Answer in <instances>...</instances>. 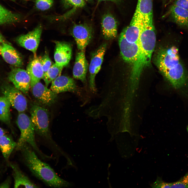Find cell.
<instances>
[{"label":"cell","mask_w":188,"mask_h":188,"mask_svg":"<svg viewBox=\"0 0 188 188\" xmlns=\"http://www.w3.org/2000/svg\"><path fill=\"white\" fill-rule=\"evenodd\" d=\"M4 42H5L4 38L0 33V42L2 43Z\"/></svg>","instance_id":"836d02e7"},{"label":"cell","mask_w":188,"mask_h":188,"mask_svg":"<svg viewBox=\"0 0 188 188\" xmlns=\"http://www.w3.org/2000/svg\"><path fill=\"white\" fill-rule=\"evenodd\" d=\"M143 19L139 12L136 10L130 25L122 32L129 42L139 43Z\"/></svg>","instance_id":"7c38bea8"},{"label":"cell","mask_w":188,"mask_h":188,"mask_svg":"<svg viewBox=\"0 0 188 188\" xmlns=\"http://www.w3.org/2000/svg\"><path fill=\"white\" fill-rule=\"evenodd\" d=\"M98 1H110L113 2H117L119 1V0H98Z\"/></svg>","instance_id":"e575fe53"},{"label":"cell","mask_w":188,"mask_h":188,"mask_svg":"<svg viewBox=\"0 0 188 188\" xmlns=\"http://www.w3.org/2000/svg\"><path fill=\"white\" fill-rule=\"evenodd\" d=\"M171 184L170 188H188V172L179 180Z\"/></svg>","instance_id":"83f0119b"},{"label":"cell","mask_w":188,"mask_h":188,"mask_svg":"<svg viewBox=\"0 0 188 188\" xmlns=\"http://www.w3.org/2000/svg\"><path fill=\"white\" fill-rule=\"evenodd\" d=\"M10 103L4 96L0 97V120L8 123L10 119Z\"/></svg>","instance_id":"d4e9b609"},{"label":"cell","mask_w":188,"mask_h":188,"mask_svg":"<svg viewBox=\"0 0 188 188\" xmlns=\"http://www.w3.org/2000/svg\"><path fill=\"white\" fill-rule=\"evenodd\" d=\"M106 48V44H102L99 48L94 54L89 66V87L93 93L97 90L95 83V76L101 69Z\"/></svg>","instance_id":"30bf717a"},{"label":"cell","mask_w":188,"mask_h":188,"mask_svg":"<svg viewBox=\"0 0 188 188\" xmlns=\"http://www.w3.org/2000/svg\"><path fill=\"white\" fill-rule=\"evenodd\" d=\"M1 55L6 62L14 67L20 68L23 65L22 60L19 53L6 42L1 43Z\"/></svg>","instance_id":"e0dca14e"},{"label":"cell","mask_w":188,"mask_h":188,"mask_svg":"<svg viewBox=\"0 0 188 188\" xmlns=\"http://www.w3.org/2000/svg\"><path fill=\"white\" fill-rule=\"evenodd\" d=\"M17 124L20 131V135L15 149L19 150L24 144H28L43 159L50 158L51 157L44 154L36 144L35 137V131L31 118L23 112L19 113Z\"/></svg>","instance_id":"277c9868"},{"label":"cell","mask_w":188,"mask_h":188,"mask_svg":"<svg viewBox=\"0 0 188 188\" xmlns=\"http://www.w3.org/2000/svg\"><path fill=\"white\" fill-rule=\"evenodd\" d=\"M16 145L17 143L10 136L5 134L0 137V149L6 160L8 159Z\"/></svg>","instance_id":"7402d4cb"},{"label":"cell","mask_w":188,"mask_h":188,"mask_svg":"<svg viewBox=\"0 0 188 188\" xmlns=\"http://www.w3.org/2000/svg\"><path fill=\"white\" fill-rule=\"evenodd\" d=\"M85 51L80 50L77 53L73 73L74 78L85 84L86 82V77L88 64L85 57Z\"/></svg>","instance_id":"ac0fdd59"},{"label":"cell","mask_w":188,"mask_h":188,"mask_svg":"<svg viewBox=\"0 0 188 188\" xmlns=\"http://www.w3.org/2000/svg\"><path fill=\"white\" fill-rule=\"evenodd\" d=\"M187 132H188V126L187 127Z\"/></svg>","instance_id":"74e56055"},{"label":"cell","mask_w":188,"mask_h":188,"mask_svg":"<svg viewBox=\"0 0 188 188\" xmlns=\"http://www.w3.org/2000/svg\"><path fill=\"white\" fill-rule=\"evenodd\" d=\"M120 53L122 58L126 62L133 64L137 60L140 51L139 43L128 42L121 32L119 39Z\"/></svg>","instance_id":"9c48e42d"},{"label":"cell","mask_w":188,"mask_h":188,"mask_svg":"<svg viewBox=\"0 0 188 188\" xmlns=\"http://www.w3.org/2000/svg\"><path fill=\"white\" fill-rule=\"evenodd\" d=\"M173 1V0H169V1H168V3L167 4H166L167 5V4H168L170 3L171 2H172Z\"/></svg>","instance_id":"8d00e7d4"},{"label":"cell","mask_w":188,"mask_h":188,"mask_svg":"<svg viewBox=\"0 0 188 188\" xmlns=\"http://www.w3.org/2000/svg\"><path fill=\"white\" fill-rule=\"evenodd\" d=\"M65 7L74 6L76 7H82L85 5L84 0H61Z\"/></svg>","instance_id":"f1b7e54d"},{"label":"cell","mask_w":188,"mask_h":188,"mask_svg":"<svg viewBox=\"0 0 188 188\" xmlns=\"http://www.w3.org/2000/svg\"><path fill=\"white\" fill-rule=\"evenodd\" d=\"M164 183L161 178L157 177L156 181L151 185V186L153 188H162Z\"/></svg>","instance_id":"4dcf8cb0"},{"label":"cell","mask_w":188,"mask_h":188,"mask_svg":"<svg viewBox=\"0 0 188 188\" xmlns=\"http://www.w3.org/2000/svg\"><path fill=\"white\" fill-rule=\"evenodd\" d=\"M33 95L40 104L50 106L56 101L57 94L39 82L32 88Z\"/></svg>","instance_id":"8fae6325"},{"label":"cell","mask_w":188,"mask_h":188,"mask_svg":"<svg viewBox=\"0 0 188 188\" xmlns=\"http://www.w3.org/2000/svg\"><path fill=\"white\" fill-rule=\"evenodd\" d=\"M13 170V176L15 188H37L38 187L32 182L29 178L22 171L16 164H10Z\"/></svg>","instance_id":"44dd1931"},{"label":"cell","mask_w":188,"mask_h":188,"mask_svg":"<svg viewBox=\"0 0 188 188\" xmlns=\"http://www.w3.org/2000/svg\"><path fill=\"white\" fill-rule=\"evenodd\" d=\"M155 61L159 70L174 88L180 89L188 83V72L176 47L161 49L157 54Z\"/></svg>","instance_id":"6da1fadb"},{"label":"cell","mask_w":188,"mask_h":188,"mask_svg":"<svg viewBox=\"0 0 188 188\" xmlns=\"http://www.w3.org/2000/svg\"><path fill=\"white\" fill-rule=\"evenodd\" d=\"M50 89L57 94L66 92H73L79 96L81 94L74 80L64 75L58 76L51 82Z\"/></svg>","instance_id":"4fadbf2b"},{"label":"cell","mask_w":188,"mask_h":188,"mask_svg":"<svg viewBox=\"0 0 188 188\" xmlns=\"http://www.w3.org/2000/svg\"><path fill=\"white\" fill-rule=\"evenodd\" d=\"M32 148L25 143L19 150L21 151L24 163L32 174L51 187L69 186V183L59 177L49 164L39 159Z\"/></svg>","instance_id":"7a4b0ae2"},{"label":"cell","mask_w":188,"mask_h":188,"mask_svg":"<svg viewBox=\"0 0 188 188\" xmlns=\"http://www.w3.org/2000/svg\"><path fill=\"white\" fill-rule=\"evenodd\" d=\"M31 78V87L39 82L43 78L44 72L40 63L39 58L37 56L28 64L26 70Z\"/></svg>","instance_id":"d6986e66"},{"label":"cell","mask_w":188,"mask_h":188,"mask_svg":"<svg viewBox=\"0 0 188 188\" xmlns=\"http://www.w3.org/2000/svg\"><path fill=\"white\" fill-rule=\"evenodd\" d=\"M71 34L75 39L78 48L80 50H85L92 38L91 28L86 24H75L72 28Z\"/></svg>","instance_id":"5bb4252c"},{"label":"cell","mask_w":188,"mask_h":188,"mask_svg":"<svg viewBox=\"0 0 188 188\" xmlns=\"http://www.w3.org/2000/svg\"><path fill=\"white\" fill-rule=\"evenodd\" d=\"M101 26L103 34L107 39L115 38L117 34V24L114 17L110 14L104 15L102 18Z\"/></svg>","instance_id":"ffe728a7"},{"label":"cell","mask_w":188,"mask_h":188,"mask_svg":"<svg viewBox=\"0 0 188 188\" xmlns=\"http://www.w3.org/2000/svg\"><path fill=\"white\" fill-rule=\"evenodd\" d=\"M172 5L188 10V0H175Z\"/></svg>","instance_id":"f546056e"},{"label":"cell","mask_w":188,"mask_h":188,"mask_svg":"<svg viewBox=\"0 0 188 188\" xmlns=\"http://www.w3.org/2000/svg\"><path fill=\"white\" fill-rule=\"evenodd\" d=\"M42 30V26L39 25L27 34L19 36L16 39V41L21 46L32 52L34 56H36Z\"/></svg>","instance_id":"52a82bcc"},{"label":"cell","mask_w":188,"mask_h":188,"mask_svg":"<svg viewBox=\"0 0 188 188\" xmlns=\"http://www.w3.org/2000/svg\"><path fill=\"white\" fill-rule=\"evenodd\" d=\"M5 134V132L2 128L0 127V137Z\"/></svg>","instance_id":"d6a6232c"},{"label":"cell","mask_w":188,"mask_h":188,"mask_svg":"<svg viewBox=\"0 0 188 188\" xmlns=\"http://www.w3.org/2000/svg\"><path fill=\"white\" fill-rule=\"evenodd\" d=\"M30 113L35 132L57 146L49 133V115L47 110L43 107L35 104L31 108Z\"/></svg>","instance_id":"5b68a950"},{"label":"cell","mask_w":188,"mask_h":188,"mask_svg":"<svg viewBox=\"0 0 188 188\" xmlns=\"http://www.w3.org/2000/svg\"><path fill=\"white\" fill-rule=\"evenodd\" d=\"M156 36L153 19H143L139 38L140 51L137 59L133 64L130 80L139 81L143 69L150 64L155 46Z\"/></svg>","instance_id":"3957f363"},{"label":"cell","mask_w":188,"mask_h":188,"mask_svg":"<svg viewBox=\"0 0 188 188\" xmlns=\"http://www.w3.org/2000/svg\"><path fill=\"white\" fill-rule=\"evenodd\" d=\"M1 43L0 42V55L1 54Z\"/></svg>","instance_id":"d590c367"},{"label":"cell","mask_w":188,"mask_h":188,"mask_svg":"<svg viewBox=\"0 0 188 188\" xmlns=\"http://www.w3.org/2000/svg\"><path fill=\"white\" fill-rule=\"evenodd\" d=\"M165 16L180 28L188 30V10L172 5Z\"/></svg>","instance_id":"2e32d148"},{"label":"cell","mask_w":188,"mask_h":188,"mask_svg":"<svg viewBox=\"0 0 188 188\" xmlns=\"http://www.w3.org/2000/svg\"><path fill=\"white\" fill-rule=\"evenodd\" d=\"M21 19L19 14L13 13L0 4V25L17 22Z\"/></svg>","instance_id":"603a6c76"},{"label":"cell","mask_w":188,"mask_h":188,"mask_svg":"<svg viewBox=\"0 0 188 188\" xmlns=\"http://www.w3.org/2000/svg\"><path fill=\"white\" fill-rule=\"evenodd\" d=\"M8 78L16 88L28 95L31 87V78L26 70L19 67H13L9 73Z\"/></svg>","instance_id":"ba28073f"},{"label":"cell","mask_w":188,"mask_h":188,"mask_svg":"<svg viewBox=\"0 0 188 188\" xmlns=\"http://www.w3.org/2000/svg\"><path fill=\"white\" fill-rule=\"evenodd\" d=\"M2 93L8 100L11 106L19 113L23 112L27 108V102L22 92L8 84H3L1 87Z\"/></svg>","instance_id":"8992f818"},{"label":"cell","mask_w":188,"mask_h":188,"mask_svg":"<svg viewBox=\"0 0 188 188\" xmlns=\"http://www.w3.org/2000/svg\"><path fill=\"white\" fill-rule=\"evenodd\" d=\"M164 1H166L167 0H164Z\"/></svg>","instance_id":"f35d334b"},{"label":"cell","mask_w":188,"mask_h":188,"mask_svg":"<svg viewBox=\"0 0 188 188\" xmlns=\"http://www.w3.org/2000/svg\"><path fill=\"white\" fill-rule=\"evenodd\" d=\"M39 58L44 74L52 65V62L46 51L44 55Z\"/></svg>","instance_id":"4316f807"},{"label":"cell","mask_w":188,"mask_h":188,"mask_svg":"<svg viewBox=\"0 0 188 188\" xmlns=\"http://www.w3.org/2000/svg\"><path fill=\"white\" fill-rule=\"evenodd\" d=\"M63 68V67L59 66L55 63H53L44 74L42 79L46 87L57 77L60 75Z\"/></svg>","instance_id":"cb8c5ba5"},{"label":"cell","mask_w":188,"mask_h":188,"mask_svg":"<svg viewBox=\"0 0 188 188\" xmlns=\"http://www.w3.org/2000/svg\"><path fill=\"white\" fill-rule=\"evenodd\" d=\"M10 180L7 179L0 184V188H8L10 186Z\"/></svg>","instance_id":"1f68e13d"},{"label":"cell","mask_w":188,"mask_h":188,"mask_svg":"<svg viewBox=\"0 0 188 188\" xmlns=\"http://www.w3.org/2000/svg\"><path fill=\"white\" fill-rule=\"evenodd\" d=\"M55 43L54 56L55 63L63 67L68 64L70 60L72 54L71 46L65 42L56 41Z\"/></svg>","instance_id":"9a60e30c"},{"label":"cell","mask_w":188,"mask_h":188,"mask_svg":"<svg viewBox=\"0 0 188 188\" xmlns=\"http://www.w3.org/2000/svg\"><path fill=\"white\" fill-rule=\"evenodd\" d=\"M53 3V0H35V5L37 9L44 11L50 8Z\"/></svg>","instance_id":"484cf974"}]
</instances>
